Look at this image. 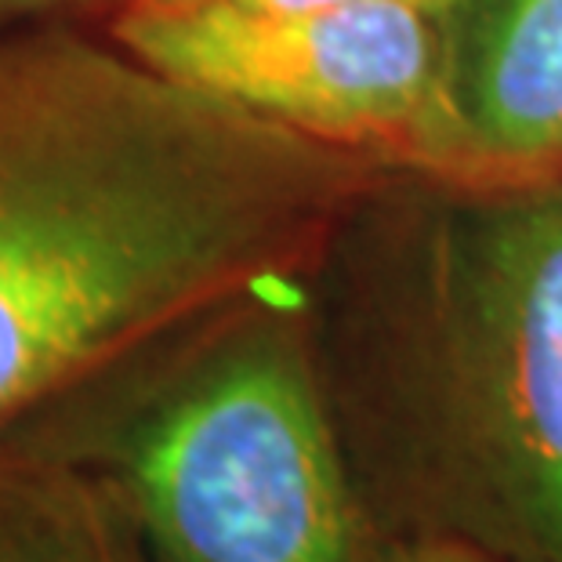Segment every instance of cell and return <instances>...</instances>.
<instances>
[{
	"mask_svg": "<svg viewBox=\"0 0 562 562\" xmlns=\"http://www.w3.org/2000/svg\"><path fill=\"white\" fill-rule=\"evenodd\" d=\"M392 171L189 88L88 22L0 30V458H66L189 323L308 277Z\"/></svg>",
	"mask_w": 562,
	"mask_h": 562,
	"instance_id": "6da1fadb",
	"label": "cell"
},
{
	"mask_svg": "<svg viewBox=\"0 0 562 562\" xmlns=\"http://www.w3.org/2000/svg\"><path fill=\"white\" fill-rule=\"evenodd\" d=\"M313 291L374 530L562 562V178L392 171L334 233Z\"/></svg>",
	"mask_w": 562,
	"mask_h": 562,
	"instance_id": "7a4b0ae2",
	"label": "cell"
},
{
	"mask_svg": "<svg viewBox=\"0 0 562 562\" xmlns=\"http://www.w3.org/2000/svg\"><path fill=\"white\" fill-rule=\"evenodd\" d=\"M313 277L244 294L124 367L74 461L160 562H367L378 541L323 378Z\"/></svg>",
	"mask_w": 562,
	"mask_h": 562,
	"instance_id": "3957f363",
	"label": "cell"
},
{
	"mask_svg": "<svg viewBox=\"0 0 562 562\" xmlns=\"http://www.w3.org/2000/svg\"><path fill=\"white\" fill-rule=\"evenodd\" d=\"M160 74L389 171L447 178L439 0L313 11L116 8L94 22Z\"/></svg>",
	"mask_w": 562,
	"mask_h": 562,
	"instance_id": "277c9868",
	"label": "cell"
},
{
	"mask_svg": "<svg viewBox=\"0 0 562 562\" xmlns=\"http://www.w3.org/2000/svg\"><path fill=\"white\" fill-rule=\"evenodd\" d=\"M447 52V178H562V0H439Z\"/></svg>",
	"mask_w": 562,
	"mask_h": 562,
	"instance_id": "5b68a950",
	"label": "cell"
},
{
	"mask_svg": "<svg viewBox=\"0 0 562 562\" xmlns=\"http://www.w3.org/2000/svg\"><path fill=\"white\" fill-rule=\"evenodd\" d=\"M0 562H160L121 486L66 458H0Z\"/></svg>",
	"mask_w": 562,
	"mask_h": 562,
	"instance_id": "8992f818",
	"label": "cell"
},
{
	"mask_svg": "<svg viewBox=\"0 0 562 562\" xmlns=\"http://www.w3.org/2000/svg\"><path fill=\"white\" fill-rule=\"evenodd\" d=\"M367 562H497L458 537H378Z\"/></svg>",
	"mask_w": 562,
	"mask_h": 562,
	"instance_id": "52a82bcc",
	"label": "cell"
},
{
	"mask_svg": "<svg viewBox=\"0 0 562 562\" xmlns=\"http://www.w3.org/2000/svg\"><path fill=\"white\" fill-rule=\"evenodd\" d=\"M113 0H0V30L37 26V22H88L94 26Z\"/></svg>",
	"mask_w": 562,
	"mask_h": 562,
	"instance_id": "ba28073f",
	"label": "cell"
},
{
	"mask_svg": "<svg viewBox=\"0 0 562 562\" xmlns=\"http://www.w3.org/2000/svg\"><path fill=\"white\" fill-rule=\"evenodd\" d=\"M345 4V0H113L110 11L116 8H236V11H313ZM105 11V15H110ZM102 15V19H105Z\"/></svg>",
	"mask_w": 562,
	"mask_h": 562,
	"instance_id": "9c48e42d",
	"label": "cell"
}]
</instances>
